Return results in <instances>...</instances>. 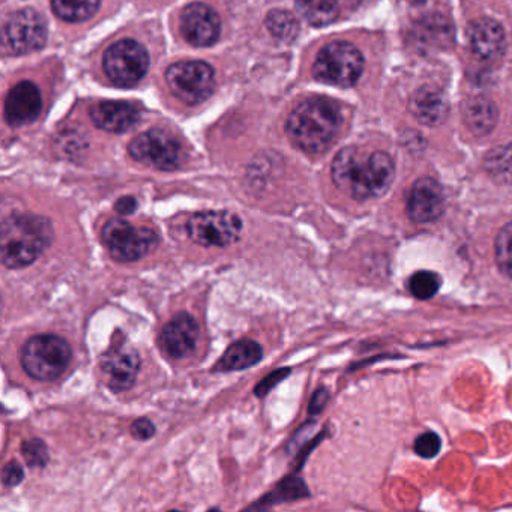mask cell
Returning a JSON list of instances; mask_svg holds the SVG:
<instances>
[{"label": "cell", "instance_id": "cell-4", "mask_svg": "<svg viewBox=\"0 0 512 512\" xmlns=\"http://www.w3.org/2000/svg\"><path fill=\"white\" fill-rule=\"evenodd\" d=\"M73 359V350L65 338L55 334L35 335L20 352L23 370L38 382H55L64 376Z\"/></svg>", "mask_w": 512, "mask_h": 512}, {"label": "cell", "instance_id": "cell-23", "mask_svg": "<svg viewBox=\"0 0 512 512\" xmlns=\"http://www.w3.org/2000/svg\"><path fill=\"white\" fill-rule=\"evenodd\" d=\"M101 0H52L53 11L65 22L80 23L91 19Z\"/></svg>", "mask_w": 512, "mask_h": 512}, {"label": "cell", "instance_id": "cell-21", "mask_svg": "<svg viewBox=\"0 0 512 512\" xmlns=\"http://www.w3.org/2000/svg\"><path fill=\"white\" fill-rule=\"evenodd\" d=\"M463 119L473 134L485 136L496 127L497 110L487 98H472L464 104Z\"/></svg>", "mask_w": 512, "mask_h": 512}, {"label": "cell", "instance_id": "cell-7", "mask_svg": "<svg viewBox=\"0 0 512 512\" xmlns=\"http://www.w3.org/2000/svg\"><path fill=\"white\" fill-rule=\"evenodd\" d=\"M241 218L230 211H205L188 220V238L205 248H229L239 242L242 235Z\"/></svg>", "mask_w": 512, "mask_h": 512}, {"label": "cell", "instance_id": "cell-10", "mask_svg": "<svg viewBox=\"0 0 512 512\" xmlns=\"http://www.w3.org/2000/svg\"><path fill=\"white\" fill-rule=\"evenodd\" d=\"M130 154L139 163L164 172L178 170L185 160L181 143L161 130H151L137 136L131 142Z\"/></svg>", "mask_w": 512, "mask_h": 512}, {"label": "cell", "instance_id": "cell-29", "mask_svg": "<svg viewBox=\"0 0 512 512\" xmlns=\"http://www.w3.org/2000/svg\"><path fill=\"white\" fill-rule=\"evenodd\" d=\"M440 446H442V442L434 431H427L415 440L416 454L422 458L436 457L439 454Z\"/></svg>", "mask_w": 512, "mask_h": 512}, {"label": "cell", "instance_id": "cell-31", "mask_svg": "<svg viewBox=\"0 0 512 512\" xmlns=\"http://www.w3.org/2000/svg\"><path fill=\"white\" fill-rule=\"evenodd\" d=\"M289 374L290 368H281V370L269 374V376L265 377V379L256 386V389H254L257 397H265V395H268L269 392H271L284 377L289 376Z\"/></svg>", "mask_w": 512, "mask_h": 512}, {"label": "cell", "instance_id": "cell-13", "mask_svg": "<svg viewBox=\"0 0 512 512\" xmlns=\"http://www.w3.org/2000/svg\"><path fill=\"white\" fill-rule=\"evenodd\" d=\"M199 338L197 320L191 314L178 313L161 331V349L172 359H187L196 352Z\"/></svg>", "mask_w": 512, "mask_h": 512}, {"label": "cell", "instance_id": "cell-14", "mask_svg": "<svg viewBox=\"0 0 512 512\" xmlns=\"http://www.w3.org/2000/svg\"><path fill=\"white\" fill-rule=\"evenodd\" d=\"M220 17L205 4H191L182 11V37L196 47H209L220 37Z\"/></svg>", "mask_w": 512, "mask_h": 512}, {"label": "cell", "instance_id": "cell-17", "mask_svg": "<svg viewBox=\"0 0 512 512\" xmlns=\"http://www.w3.org/2000/svg\"><path fill=\"white\" fill-rule=\"evenodd\" d=\"M467 43L476 58L484 62L497 61L505 52V31L491 19H478L467 28Z\"/></svg>", "mask_w": 512, "mask_h": 512}, {"label": "cell", "instance_id": "cell-11", "mask_svg": "<svg viewBox=\"0 0 512 512\" xmlns=\"http://www.w3.org/2000/svg\"><path fill=\"white\" fill-rule=\"evenodd\" d=\"M4 37L8 49L16 55L43 49L47 43L46 20L34 10L17 11L8 19Z\"/></svg>", "mask_w": 512, "mask_h": 512}, {"label": "cell", "instance_id": "cell-19", "mask_svg": "<svg viewBox=\"0 0 512 512\" xmlns=\"http://www.w3.org/2000/svg\"><path fill=\"white\" fill-rule=\"evenodd\" d=\"M263 359V349L257 341L244 340L235 341L232 346L227 347L226 352L214 365L217 373H232V371L247 370L254 367Z\"/></svg>", "mask_w": 512, "mask_h": 512}, {"label": "cell", "instance_id": "cell-28", "mask_svg": "<svg viewBox=\"0 0 512 512\" xmlns=\"http://www.w3.org/2000/svg\"><path fill=\"white\" fill-rule=\"evenodd\" d=\"M22 455L32 469H44L49 464L50 452L41 439H28L22 443Z\"/></svg>", "mask_w": 512, "mask_h": 512}, {"label": "cell", "instance_id": "cell-15", "mask_svg": "<svg viewBox=\"0 0 512 512\" xmlns=\"http://www.w3.org/2000/svg\"><path fill=\"white\" fill-rule=\"evenodd\" d=\"M445 212V194L439 182L421 178L415 182L407 202L410 220L418 224L433 223Z\"/></svg>", "mask_w": 512, "mask_h": 512}, {"label": "cell", "instance_id": "cell-27", "mask_svg": "<svg viewBox=\"0 0 512 512\" xmlns=\"http://www.w3.org/2000/svg\"><path fill=\"white\" fill-rule=\"evenodd\" d=\"M440 287L439 275L431 271H419L410 278L409 289L415 298L430 299Z\"/></svg>", "mask_w": 512, "mask_h": 512}, {"label": "cell", "instance_id": "cell-18", "mask_svg": "<svg viewBox=\"0 0 512 512\" xmlns=\"http://www.w3.org/2000/svg\"><path fill=\"white\" fill-rule=\"evenodd\" d=\"M92 121L101 130L109 133H125L139 122L140 113L136 107L119 101H103L91 112Z\"/></svg>", "mask_w": 512, "mask_h": 512}, {"label": "cell", "instance_id": "cell-34", "mask_svg": "<svg viewBox=\"0 0 512 512\" xmlns=\"http://www.w3.org/2000/svg\"><path fill=\"white\" fill-rule=\"evenodd\" d=\"M139 208V202L134 199L133 196L121 197L118 202L115 203V211L121 215H133L134 212Z\"/></svg>", "mask_w": 512, "mask_h": 512}, {"label": "cell", "instance_id": "cell-2", "mask_svg": "<svg viewBox=\"0 0 512 512\" xmlns=\"http://www.w3.org/2000/svg\"><path fill=\"white\" fill-rule=\"evenodd\" d=\"M55 229L43 215L22 212L5 218L0 229V260L8 269L34 265L53 244Z\"/></svg>", "mask_w": 512, "mask_h": 512}, {"label": "cell", "instance_id": "cell-3", "mask_svg": "<svg viewBox=\"0 0 512 512\" xmlns=\"http://www.w3.org/2000/svg\"><path fill=\"white\" fill-rule=\"evenodd\" d=\"M343 127V115L334 101L311 98L302 101L287 119L286 131L293 145L307 154L328 151Z\"/></svg>", "mask_w": 512, "mask_h": 512}, {"label": "cell", "instance_id": "cell-22", "mask_svg": "<svg viewBox=\"0 0 512 512\" xmlns=\"http://www.w3.org/2000/svg\"><path fill=\"white\" fill-rule=\"evenodd\" d=\"M299 14L313 26H326L338 16L337 0H298Z\"/></svg>", "mask_w": 512, "mask_h": 512}, {"label": "cell", "instance_id": "cell-24", "mask_svg": "<svg viewBox=\"0 0 512 512\" xmlns=\"http://www.w3.org/2000/svg\"><path fill=\"white\" fill-rule=\"evenodd\" d=\"M485 169L497 184H512V145L499 146L488 152Z\"/></svg>", "mask_w": 512, "mask_h": 512}, {"label": "cell", "instance_id": "cell-32", "mask_svg": "<svg viewBox=\"0 0 512 512\" xmlns=\"http://www.w3.org/2000/svg\"><path fill=\"white\" fill-rule=\"evenodd\" d=\"M157 433L154 422L148 418H139L131 424V436L137 440H149Z\"/></svg>", "mask_w": 512, "mask_h": 512}, {"label": "cell", "instance_id": "cell-6", "mask_svg": "<svg viewBox=\"0 0 512 512\" xmlns=\"http://www.w3.org/2000/svg\"><path fill=\"white\" fill-rule=\"evenodd\" d=\"M364 71V58L355 46L343 41L328 44L317 55L313 74L326 85L349 88L355 85Z\"/></svg>", "mask_w": 512, "mask_h": 512}, {"label": "cell", "instance_id": "cell-1", "mask_svg": "<svg viewBox=\"0 0 512 512\" xmlns=\"http://www.w3.org/2000/svg\"><path fill=\"white\" fill-rule=\"evenodd\" d=\"M394 161L385 152L346 148L332 163V181L338 190L355 200L380 197L394 181Z\"/></svg>", "mask_w": 512, "mask_h": 512}, {"label": "cell", "instance_id": "cell-8", "mask_svg": "<svg viewBox=\"0 0 512 512\" xmlns=\"http://www.w3.org/2000/svg\"><path fill=\"white\" fill-rule=\"evenodd\" d=\"M166 82L178 100L196 106L208 100L214 92L215 73L205 62H178L167 70Z\"/></svg>", "mask_w": 512, "mask_h": 512}, {"label": "cell", "instance_id": "cell-33", "mask_svg": "<svg viewBox=\"0 0 512 512\" xmlns=\"http://www.w3.org/2000/svg\"><path fill=\"white\" fill-rule=\"evenodd\" d=\"M329 400L328 389L320 388L314 392L313 398L310 401V407H308V413L310 415H319L323 409H325L326 403Z\"/></svg>", "mask_w": 512, "mask_h": 512}, {"label": "cell", "instance_id": "cell-30", "mask_svg": "<svg viewBox=\"0 0 512 512\" xmlns=\"http://www.w3.org/2000/svg\"><path fill=\"white\" fill-rule=\"evenodd\" d=\"M25 479V469L19 461H8L2 469V484L7 488H14L22 484Z\"/></svg>", "mask_w": 512, "mask_h": 512}, {"label": "cell", "instance_id": "cell-25", "mask_svg": "<svg viewBox=\"0 0 512 512\" xmlns=\"http://www.w3.org/2000/svg\"><path fill=\"white\" fill-rule=\"evenodd\" d=\"M266 28L277 40L290 43L299 34V23L289 11L274 10L266 17Z\"/></svg>", "mask_w": 512, "mask_h": 512}, {"label": "cell", "instance_id": "cell-16", "mask_svg": "<svg viewBox=\"0 0 512 512\" xmlns=\"http://www.w3.org/2000/svg\"><path fill=\"white\" fill-rule=\"evenodd\" d=\"M43 110V98L35 83H17L5 100V118L11 127H23L37 121Z\"/></svg>", "mask_w": 512, "mask_h": 512}, {"label": "cell", "instance_id": "cell-9", "mask_svg": "<svg viewBox=\"0 0 512 512\" xmlns=\"http://www.w3.org/2000/svg\"><path fill=\"white\" fill-rule=\"evenodd\" d=\"M149 55L142 44L134 40L113 44L104 55V71L116 86L137 85L148 73Z\"/></svg>", "mask_w": 512, "mask_h": 512}, {"label": "cell", "instance_id": "cell-26", "mask_svg": "<svg viewBox=\"0 0 512 512\" xmlns=\"http://www.w3.org/2000/svg\"><path fill=\"white\" fill-rule=\"evenodd\" d=\"M496 263L506 277L512 278V221L502 227L496 238Z\"/></svg>", "mask_w": 512, "mask_h": 512}, {"label": "cell", "instance_id": "cell-20", "mask_svg": "<svg viewBox=\"0 0 512 512\" xmlns=\"http://www.w3.org/2000/svg\"><path fill=\"white\" fill-rule=\"evenodd\" d=\"M413 116L424 125H439L448 116V103L440 92L430 88H422L413 95L410 101Z\"/></svg>", "mask_w": 512, "mask_h": 512}, {"label": "cell", "instance_id": "cell-5", "mask_svg": "<svg viewBox=\"0 0 512 512\" xmlns=\"http://www.w3.org/2000/svg\"><path fill=\"white\" fill-rule=\"evenodd\" d=\"M101 238L112 259L121 263L139 262L160 245V236L155 230L133 226L122 218L107 221L101 230Z\"/></svg>", "mask_w": 512, "mask_h": 512}, {"label": "cell", "instance_id": "cell-12", "mask_svg": "<svg viewBox=\"0 0 512 512\" xmlns=\"http://www.w3.org/2000/svg\"><path fill=\"white\" fill-rule=\"evenodd\" d=\"M100 367L106 376L107 386L113 392H125L136 383L142 359L134 347L128 344H115L101 356Z\"/></svg>", "mask_w": 512, "mask_h": 512}]
</instances>
